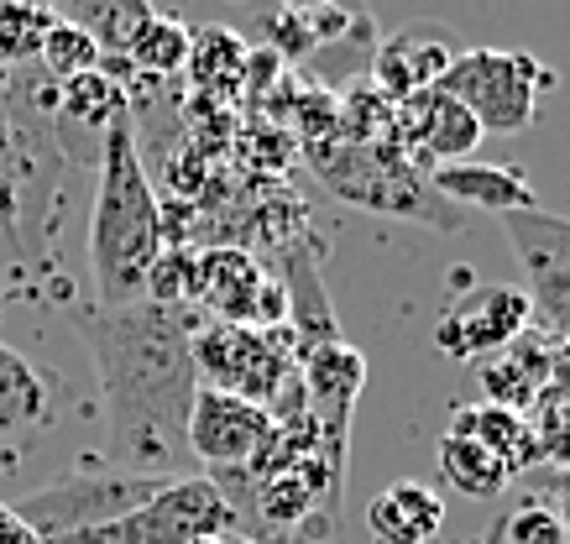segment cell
I'll return each mask as SVG.
<instances>
[{
  "label": "cell",
  "mask_w": 570,
  "mask_h": 544,
  "mask_svg": "<svg viewBox=\"0 0 570 544\" xmlns=\"http://www.w3.org/2000/svg\"><path fill=\"white\" fill-rule=\"evenodd\" d=\"M498 540L502 544H566V524H560V513L550 508V503H519V508L508 513L498 524Z\"/></svg>",
  "instance_id": "603a6c76"
},
{
  "label": "cell",
  "mask_w": 570,
  "mask_h": 544,
  "mask_svg": "<svg viewBox=\"0 0 570 544\" xmlns=\"http://www.w3.org/2000/svg\"><path fill=\"white\" fill-rule=\"evenodd\" d=\"M366 528L377 544H434L445 528V497L424 482H393L366 503Z\"/></svg>",
  "instance_id": "4fadbf2b"
},
{
  "label": "cell",
  "mask_w": 570,
  "mask_h": 544,
  "mask_svg": "<svg viewBox=\"0 0 570 544\" xmlns=\"http://www.w3.org/2000/svg\"><path fill=\"white\" fill-rule=\"evenodd\" d=\"M393 126H403L409 152L424 162H461L471 158V147L482 141V126L461 100H450L445 89H424L414 100H397L393 106Z\"/></svg>",
  "instance_id": "8fae6325"
},
{
  "label": "cell",
  "mask_w": 570,
  "mask_h": 544,
  "mask_svg": "<svg viewBox=\"0 0 570 544\" xmlns=\"http://www.w3.org/2000/svg\"><path fill=\"white\" fill-rule=\"evenodd\" d=\"M37 69L48 73L52 85H63L73 73H89V69H105V53L95 48V37L73 21H52V32L42 37V53H37Z\"/></svg>",
  "instance_id": "44dd1931"
},
{
  "label": "cell",
  "mask_w": 570,
  "mask_h": 544,
  "mask_svg": "<svg viewBox=\"0 0 570 544\" xmlns=\"http://www.w3.org/2000/svg\"><path fill=\"white\" fill-rule=\"evenodd\" d=\"M314 174L330 184V194H341L346 205L372 215H403L419 226L455 230L461 215L434 194L430 178H419L414 158L403 147H382V141H309Z\"/></svg>",
  "instance_id": "277c9868"
},
{
  "label": "cell",
  "mask_w": 570,
  "mask_h": 544,
  "mask_svg": "<svg viewBox=\"0 0 570 544\" xmlns=\"http://www.w3.org/2000/svg\"><path fill=\"white\" fill-rule=\"evenodd\" d=\"M267 435H273V414L267 408L199 383V393H194V404H189V424H184V439H189V461H199L209 476H236L262 451Z\"/></svg>",
  "instance_id": "ba28073f"
},
{
  "label": "cell",
  "mask_w": 570,
  "mask_h": 544,
  "mask_svg": "<svg viewBox=\"0 0 570 544\" xmlns=\"http://www.w3.org/2000/svg\"><path fill=\"white\" fill-rule=\"evenodd\" d=\"M189 544H230V534H205V540H189Z\"/></svg>",
  "instance_id": "484cf974"
},
{
  "label": "cell",
  "mask_w": 570,
  "mask_h": 544,
  "mask_svg": "<svg viewBox=\"0 0 570 544\" xmlns=\"http://www.w3.org/2000/svg\"><path fill=\"white\" fill-rule=\"evenodd\" d=\"M434 194L445 205H461V210H487V215H519V210H539V194H534V178L513 168V162H476V158H461V162H440L430 174Z\"/></svg>",
  "instance_id": "7c38bea8"
},
{
  "label": "cell",
  "mask_w": 570,
  "mask_h": 544,
  "mask_svg": "<svg viewBox=\"0 0 570 544\" xmlns=\"http://www.w3.org/2000/svg\"><path fill=\"white\" fill-rule=\"evenodd\" d=\"M6 95H11V69L0 63V106H6Z\"/></svg>",
  "instance_id": "d4e9b609"
},
{
  "label": "cell",
  "mask_w": 570,
  "mask_h": 544,
  "mask_svg": "<svg viewBox=\"0 0 570 544\" xmlns=\"http://www.w3.org/2000/svg\"><path fill=\"white\" fill-rule=\"evenodd\" d=\"M163 251V205L137 147V116L100 137V178L89 205V278L100 309L147 299V273Z\"/></svg>",
  "instance_id": "7a4b0ae2"
},
{
  "label": "cell",
  "mask_w": 570,
  "mask_h": 544,
  "mask_svg": "<svg viewBox=\"0 0 570 544\" xmlns=\"http://www.w3.org/2000/svg\"><path fill=\"white\" fill-rule=\"evenodd\" d=\"M230 544H273V540H252V534H230Z\"/></svg>",
  "instance_id": "4316f807"
},
{
  "label": "cell",
  "mask_w": 570,
  "mask_h": 544,
  "mask_svg": "<svg viewBox=\"0 0 570 544\" xmlns=\"http://www.w3.org/2000/svg\"><path fill=\"white\" fill-rule=\"evenodd\" d=\"M52 21H58V11H52L48 0H0V63L6 69L37 63Z\"/></svg>",
  "instance_id": "ffe728a7"
},
{
  "label": "cell",
  "mask_w": 570,
  "mask_h": 544,
  "mask_svg": "<svg viewBox=\"0 0 570 544\" xmlns=\"http://www.w3.org/2000/svg\"><path fill=\"white\" fill-rule=\"evenodd\" d=\"M534 325V304L513 283H476L445 304L434 319V346L455 362H482V356L508 352L523 330Z\"/></svg>",
  "instance_id": "52a82bcc"
},
{
  "label": "cell",
  "mask_w": 570,
  "mask_h": 544,
  "mask_svg": "<svg viewBox=\"0 0 570 544\" xmlns=\"http://www.w3.org/2000/svg\"><path fill=\"white\" fill-rule=\"evenodd\" d=\"M434 89H445L450 100L476 116L482 137H519L539 116V100L554 89V69H544L534 53H502V48H461L445 79Z\"/></svg>",
  "instance_id": "5b68a950"
},
{
  "label": "cell",
  "mask_w": 570,
  "mask_h": 544,
  "mask_svg": "<svg viewBox=\"0 0 570 544\" xmlns=\"http://www.w3.org/2000/svg\"><path fill=\"white\" fill-rule=\"evenodd\" d=\"M566 544H570V540H566Z\"/></svg>",
  "instance_id": "83f0119b"
},
{
  "label": "cell",
  "mask_w": 570,
  "mask_h": 544,
  "mask_svg": "<svg viewBox=\"0 0 570 544\" xmlns=\"http://www.w3.org/2000/svg\"><path fill=\"white\" fill-rule=\"evenodd\" d=\"M163 487H168L163 476H131V472H116V466L95 461V466H79L63 482H48V487L27 492L21 503H11V513L32 528L37 540L58 544V540H69V534H79V528L116 524L126 513L147 508Z\"/></svg>",
  "instance_id": "8992f818"
},
{
  "label": "cell",
  "mask_w": 570,
  "mask_h": 544,
  "mask_svg": "<svg viewBox=\"0 0 570 544\" xmlns=\"http://www.w3.org/2000/svg\"><path fill=\"white\" fill-rule=\"evenodd\" d=\"M246 63V42L236 32H225V27H209V32H194L189 42V69L194 79L205 85L209 69H215V85H225V79H236V69Z\"/></svg>",
  "instance_id": "7402d4cb"
},
{
  "label": "cell",
  "mask_w": 570,
  "mask_h": 544,
  "mask_svg": "<svg viewBox=\"0 0 570 544\" xmlns=\"http://www.w3.org/2000/svg\"><path fill=\"white\" fill-rule=\"evenodd\" d=\"M48 6L63 21L85 27L105 58H126L131 37L141 32V21L153 17V0H48Z\"/></svg>",
  "instance_id": "e0dca14e"
},
{
  "label": "cell",
  "mask_w": 570,
  "mask_h": 544,
  "mask_svg": "<svg viewBox=\"0 0 570 544\" xmlns=\"http://www.w3.org/2000/svg\"><path fill=\"white\" fill-rule=\"evenodd\" d=\"M325 6H341V0H283V11H325Z\"/></svg>",
  "instance_id": "cb8c5ba5"
},
{
  "label": "cell",
  "mask_w": 570,
  "mask_h": 544,
  "mask_svg": "<svg viewBox=\"0 0 570 544\" xmlns=\"http://www.w3.org/2000/svg\"><path fill=\"white\" fill-rule=\"evenodd\" d=\"M52 424V387L48 372L32 367L17 346L0 340V439L37 435Z\"/></svg>",
  "instance_id": "9a60e30c"
},
{
  "label": "cell",
  "mask_w": 570,
  "mask_h": 544,
  "mask_svg": "<svg viewBox=\"0 0 570 544\" xmlns=\"http://www.w3.org/2000/svg\"><path fill=\"white\" fill-rule=\"evenodd\" d=\"M131 116V95L126 85H116L105 69L73 73L58 85V100H52V126H69V131H110L116 121Z\"/></svg>",
  "instance_id": "2e32d148"
},
{
  "label": "cell",
  "mask_w": 570,
  "mask_h": 544,
  "mask_svg": "<svg viewBox=\"0 0 570 544\" xmlns=\"http://www.w3.org/2000/svg\"><path fill=\"white\" fill-rule=\"evenodd\" d=\"M461 42L440 27V21H414V27H397L393 37H377L372 48V85L387 95V100H414L424 89H434L445 79V69L455 63Z\"/></svg>",
  "instance_id": "30bf717a"
},
{
  "label": "cell",
  "mask_w": 570,
  "mask_h": 544,
  "mask_svg": "<svg viewBox=\"0 0 570 544\" xmlns=\"http://www.w3.org/2000/svg\"><path fill=\"white\" fill-rule=\"evenodd\" d=\"M189 42H194V32L184 21L157 17L153 11V17L141 21V32L131 37L126 58H131V69H137L141 79H174L178 69H189Z\"/></svg>",
  "instance_id": "d6986e66"
},
{
  "label": "cell",
  "mask_w": 570,
  "mask_h": 544,
  "mask_svg": "<svg viewBox=\"0 0 570 544\" xmlns=\"http://www.w3.org/2000/svg\"><path fill=\"white\" fill-rule=\"evenodd\" d=\"M85 346L95 356L105 393V466L131 476H189V404L199 393L194 372V319L189 304H121L79 315Z\"/></svg>",
  "instance_id": "6da1fadb"
},
{
  "label": "cell",
  "mask_w": 570,
  "mask_h": 544,
  "mask_svg": "<svg viewBox=\"0 0 570 544\" xmlns=\"http://www.w3.org/2000/svg\"><path fill=\"white\" fill-rule=\"evenodd\" d=\"M450 435H466V439H476V445H487V451H492V456L508 466V476H519L523 466L544 461L534 419H523L519 408H502V404H461L455 414H450Z\"/></svg>",
  "instance_id": "5bb4252c"
},
{
  "label": "cell",
  "mask_w": 570,
  "mask_h": 544,
  "mask_svg": "<svg viewBox=\"0 0 570 544\" xmlns=\"http://www.w3.org/2000/svg\"><path fill=\"white\" fill-rule=\"evenodd\" d=\"M194 372L205 387L236 393L246 404L267 408L273 419H288L304 404V383H298V335L273 325H230V319H199L194 330Z\"/></svg>",
  "instance_id": "3957f363"
},
{
  "label": "cell",
  "mask_w": 570,
  "mask_h": 544,
  "mask_svg": "<svg viewBox=\"0 0 570 544\" xmlns=\"http://www.w3.org/2000/svg\"><path fill=\"white\" fill-rule=\"evenodd\" d=\"M502 226L519 251L523 283H529L523 294L534 304V315H544L570 340V220L550 210H519L502 215Z\"/></svg>",
  "instance_id": "9c48e42d"
},
{
  "label": "cell",
  "mask_w": 570,
  "mask_h": 544,
  "mask_svg": "<svg viewBox=\"0 0 570 544\" xmlns=\"http://www.w3.org/2000/svg\"><path fill=\"white\" fill-rule=\"evenodd\" d=\"M434 461H440V476H445L450 487L461 492V497H502L508 492V466H502L487 445H476V439L466 435H440V445H434Z\"/></svg>",
  "instance_id": "ac0fdd59"
}]
</instances>
